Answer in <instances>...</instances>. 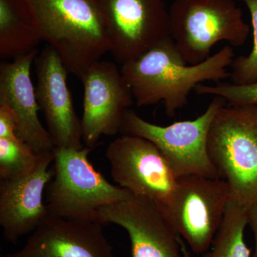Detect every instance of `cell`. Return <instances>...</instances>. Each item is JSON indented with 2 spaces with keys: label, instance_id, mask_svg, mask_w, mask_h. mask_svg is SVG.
<instances>
[{
  "label": "cell",
  "instance_id": "15",
  "mask_svg": "<svg viewBox=\"0 0 257 257\" xmlns=\"http://www.w3.org/2000/svg\"><path fill=\"white\" fill-rule=\"evenodd\" d=\"M36 50L0 65V104L13 111L17 134L37 154L53 152L55 146L39 117L40 110L31 79Z\"/></svg>",
  "mask_w": 257,
  "mask_h": 257
},
{
  "label": "cell",
  "instance_id": "23",
  "mask_svg": "<svg viewBox=\"0 0 257 257\" xmlns=\"http://www.w3.org/2000/svg\"><path fill=\"white\" fill-rule=\"evenodd\" d=\"M179 243H180L181 251H182L183 257H192V254L189 252L188 248H187V243L184 242L182 238H179Z\"/></svg>",
  "mask_w": 257,
  "mask_h": 257
},
{
  "label": "cell",
  "instance_id": "6",
  "mask_svg": "<svg viewBox=\"0 0 257 257\" xmlns=\"http://www.w3.org/2000/svg\"><path fill=\"white\" fill-rule=\"evenodd\" d=\"M226 103L224 98L214 96L205 111L196 119L164 126L152 124L127 109L121 130L153 143L177 178L187 175L221 178L209 157L208 138L214 116Z\"/></svg>",
  "mask_w": 257,
  "mask_h": 257
},
{
  "label": "cell",
  "instance_id": "1",
  "mask_svg": "<svg viewBox=\"0 0 257 257\" xmlns=\"http://www.w3.org/2000/svg\"><path fill=\"white\" fill-rule=\"evenodd\" d=\"M234 52L226 45L197 64H187L170 37L159 42L137 60L121 65V72L138 106L162 102L172 117L188 102L189 94L207 81L229 78Z\"/></svg>",
  "mask_w": 257,
  "mask_h": 257
},
{
  "label": "cell",
  "instance_id": "17",
  "mask_svg": "<svg viewBox=\"0 0 257 257\" xmlns=\"http://www.w3.org/2000/svg\"><path fill=\"white\" fill-rule=\"evenodd\" d=\"M246 209L230 201L210 248L201 257H251L244 240Z\"/></svg>",
  "mask_w": 257,
  "mask_h": 257
},
{
  "label": "cell",
  "instance_id": "7",
  "mask_svg": "<svg viewBox=\"0 0 257 257\" xmlns=\"http://www.w3.org/2000/svg\"><path fill=\"white\" fill-rule=\"evenodd\" d=\"M230 201L224 179L184 176L177 179L173 201L165 212L192 252L203 254L210 248Z\"/></svg>",
  "mask_w": 257,
  "mask_h": 257
},
{
  "label": "cell",
  "instance_id": "19",
  "mask_svg": "<svg viewBox=\"0 0 257 257\" xmlns=\"http://www.w3.org/2000/svg\"><path fill=\"white\" fill-rule=\"evenodd\" d=\"M248 8L253 30V47L247 56L234 59L231 65L229 78L236 84L257 82V0H239Z\"/></svg>",
  "mask_w": 257,
  "mask_h": 257
},
{
  "label": "cell",
  "instance_id": "24",
  "mask_svg": "<svg viewBox=\"0 0 257 257\" xmlns=\"http://www.w3.org/2000/svg\"><path fill=\"white\" fill-rule=\"evenodd\" d=\"M2 257H13V255H12V254H8V255H5V256H3Z\"/></svg>",
  "mask_w": 257,
  "mask_h": 257
},
{
  "label": "cell",
  "instance_id": "5",
  "mask_svg": "<svg viewBox=\"0 0 257 257\" xmlns=\"http://www.w3.org/2000/svg\"><path fill=\"white\" fill-rule=\"evenodd\" d=\"M169 12V36L187 64L209 57L219 42L241 47L249 25L234 0H174Z\"/></svg>",
  "mask_w": 257,
  "mask_h": 257
},
{
  "label": "cell",
  "instance_id": "11",
  "mask_svg": "<svg viewBox=\"0 0 257 257\" xmlns=\"http://www.w3.org/2000/svg\"><path fill=\"white\" fill-rule=\"evenodd\" d=\"M97 221L126 230L132 257H183L177 230L163 209L147 198L132 194L101 208Z\"/></svg>",
  "mask_w": 257,
  "mask_h": 257
},
{
  "label": "cell",
  "instance_id": "18",
  "mask_svg": "<svg viewBox=\"0 0 257 257\" xmlns=\"http://www.w3.org/2000/svg\"><path fill=\"white\" fill-rule=\"evenodd\" d=\"M41 155L18 136L0 138V179L28 173L35 168Z\"/></svg>",
  "mask_w": 257,
  "mask_h": 257
},
{
  "label": "cell",
  "instance_id": "13",
  "mask_svg": "<svg viewBox=\"0 0 257 257\" xmlns=\"http://www.w3.org/2000/svg\"><path fill=\"white\" fill-rule=\"evenodd\" d=\"M54 151L42 154L30 172L0 182V226L5 239L16 243L50 216L44 192L53 177Z\"/></svg>",
  "mask_w": 257,
  "mask_h": 257
},
{
  "label": "cell",
  "instance_id": "16",
  "mask_svg": "<svg viewBox=\"0 0 257 257\" xmlns=\"http://www.w3.org/2000/svg\"><path fill=\"white\" fill-rule=\"evenodd\" d=\"M42 41L25 0H0V57L18 58Z\"/></svg>",
  "mask_w": 257,
  "mask_h": 257
},
{
  "label": "cell",
  "instance_id": "12",
  "mask_svg": "<svg viewBox=\"0 0 257 257\" xmlns=\"http://www.w3.org/2000/svg\"><path fill=\"white\" fill-rule=\"evenodd\" d=\"M35 71L37 103L55 147L82 148V123L67 84L69 72L52 47H45L37 56Z\"/></svg>",
  "mask_w": 257,
  "mask_h": 257
},
{
  "label": "cell",
  "instance_id": "21",
  "mask_svg": "<svg viewBox=\"0 0 257 257\" xmlns=\"http://www.w3.org/2000/svg\"><path fill=\"white\" fill-rule=\"evenodd\" d=\"M18 136L16 119L8 106L0 104V138Z\"/></svg>",
  "mask_w": 257,
  "mask_h": 257
},
{
  "label": "cell",
  "instance_id": "4",
  "mask_svg": "<svg viewBox=\"0 0 257 257\" xmlns=\"http://www.w3.org/2000/svg\"><path fill=\"white\" fill-rule=\"evenodd\" d=\"M92 149L54 150L53 177L47 189L50 216L72 220L98 221L101 208L127 199L132 193L114 185L94 169Z\"/></svg>",
  "mask_w": 257,
  "mask_h": 257
},
{
  "label": "cell",
  "instance_id": "2",
  "mask_svg": "<svg viewBox=\"0 0 257 257\" xmlns=\"http://www.w3.org/2000/svg\"><path fill=\"white\" fill-rule=\"evenodd\" d=\"M41 35L69 74L81 79L110 52V42L94 0H25Z\"/></svg>",
  "mask_w": 257,
  "mask_h": 257
},
{
  "label": "cell",
  "instance_id": "9",
  "mask_svg": "<svg viewBox=\"0 0 257 257\" xmlns=\"http://www.w3.org/2000/svg\"><path fill=\"white\" fill-rule=\"evenodd\" d=\"M121 65L137 60L169 37V12L164 0H94Z\"/></svg>",
  "mask_w": 257,
  "mask_h": 257
},
{
  "label": "cell",
  "instance_id": "20",
  "mask_svg": "<svg viewBox=\"0 0 257 257\" xmlns=\"http://www.w3.org/2000/svg\"><path fill=\"white\" fill-rule=\"evenodd\" d=\"M194 91L199 95L220 96L229 104L257 105V82L248 84L226 82L215 85L199 84Z\"/></svg>",
  "mask_w": 257,
  "mask_h": 257
},
{
  "label": "cell",
  "instance_id": "3",
  "mask_svg": "<svg viewBox=\"0 0 257 257\" xmlns=\"http://www.w3.org/2000/svg\"><path fill=\"white\" fill-rule=\"evenodd\" d=\"M208 151L231 202L247 209L257 199V105L221 106L211 123Z\"/></svg>",
  "mask_w": 257,
  "mask_h": 257
},
{
  "label": "cell",
  "instance_id": "8",
  "mask_svg": "<svg viewBox=\"0 0 257 257\" xmlns=\"http://www.w3.org/2000/svg\"><path fill=\"white\" fill-rule=\"evenodd\" d=\"M105 156L111 177L120 187L134 195L147 198L164 211L170 207L178 178L153 143L125 135L108 145Z\"/></svg>",
  "mask_w": 257,
  "mask_h": 257
},
{
  "label": "cell",
  "instance_id": "22",
  "mask_svg": "<svg viewBox=\"0 0 257 257\" xmlns=\"http://www.w3.org/2000/svg\"><path fill=\"white\" fill-rule=\"evenodd\" d=\"M247 222L254 237V251L252 257H257V199L246 209Z\"/></svg>",
  "mask_w": 257,
  "mask_h": 257
},
{
  "label": "cell",
  "instance_id": "14",
  "mask_svg": "<svg viewBox=\"0 0 257 257\" xmlns=\"http://www.w3.org/2000/svg\"><path fill=\"white\" fill-rule=\"evenodd\" d=\"M99 221L49 216L13 257H116Z\"/></svg>",
  "mask_w": 257,
  "mask_h": 257
},
{
  "label": "cell",
  "instance_id": "10",
  "mask_svg": "<svg viewBox=\"0 0 257 257\" xmlns=\"http://www.w3.org/2000/svg\"><path fill=\"white\" fill-rule=\"evenodd\" d=\"M81 80L84 87L82 142L92 149L103 135L119 133L125 112L135 100L121 69L113 62H96Z\"/></svg>",
  "mask_w": 257,
  "mask_h": 257
}]
</instances>
